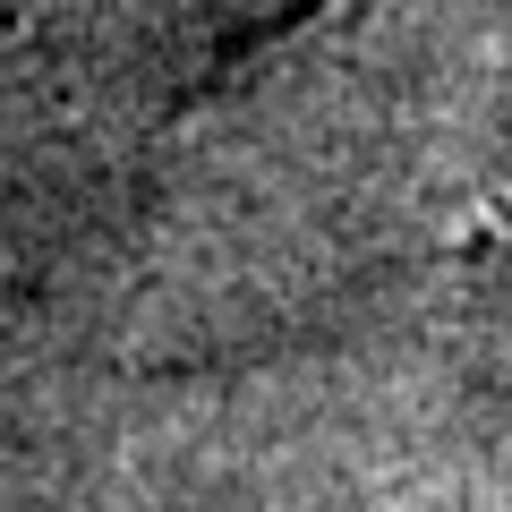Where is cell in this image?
I'll list each match as a JSON object with an SVG mask.
<instances>
[{
    "instance_id": "1",
    "label": "cell",
    "mask_w": 512,
    "mask_h": 512,
    "mask_svg": "<svg viewBox=\"0 0 512 512\" xmlns=\"http://www.w3.org/2000/svg\"><path fill=\"white\" fill-rule=\"evenodd\" d=\"M495 239H504V222H495V214H470V222H461V256H487Z\"/></svg>"
}]
</instances>
